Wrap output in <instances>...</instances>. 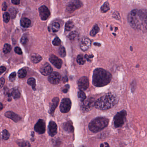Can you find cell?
Wrapping results in <instances>:
<instances>
[{
  "label": "cell",
  "instance_id": "37",
  "mask_svg": "<svg viewBox=\"0 0 147 147\" xmlns=\"http://www.w3.org/2000/svg\"><path fill=\"white\" fill-rule=\"evenodd\" d=\"M53 45L55 46H58L61 44V41L58 37H56L52 42Z\"/></svg>",
  "mask_w": 147,
  "mask_h": 147
},
{
  "label": "cell",
  "instance_id": "5",
  "mask_svg": "<svg viewBox=\"0 0 147 147\" xmlns=\"http://www.w3.org/2000/svg\"><path fill=\"white\" fill-rule=\"evenodd\" d=\"M127 116V112L122 110L118 112L113 118V123L114 127L117 128L121 127L125 122Z\"/></svg>",
  "mask_w": 147,
  "mask_h": 147
},
{
  "label": "cell",
  "instance_id": "31",
  "mask_svg": "<svg viewBox=\"0 0 147 147\" xmlns=\"http://www.w3.org/2000/svg\"><path fill=\"white\" fill-rule=\"evenodd\" d=\"M27 74V71L25 69H21L19 70L18 75L19 78H24L26 76Z\"/></svg>",
  "mask_w": 147,
  "mask_h": 147
},
{
  "label": "cell",
  "instance_id": "2",
  "mask_svg": "<svg viewBox=\"0 0 147 147\" xmlns=\"http://www.w3.org/2000/svg\"><path fill=\"white\" fill-rule=\"evenodd\" d=\"M112 78L111 74L102 68L94 69L92 76V83L98 87L105 86L110 83Z\"/></svg>",
  "mask_w": 147,
  "mask_h": 147
},
{
  "label": "cell",
  "instance_id": "44",
  "mask_svg": "<svg viewBox=\"0 0 147 147\" xmlns=\"http://www.w3.org/2000/svg\"><path fill=\"white\" fill-rule=\"evenodd\" d=\"M7 5L6 3L5 2H4L2 4V10L3 11H6L7 9Z\"/></svg>",
  "mask_w": 147,
  "mask_h": 147
},
{
  "label": "cell",
  "instance_id": "4",
  "mask_svg": "<svg viewBox=\"0 0 147 147\" xmlns=\"http://www.w3.org/2000/svg\"><path fill=\"white\" fill-rule=\"evenodd\" d=\"M109 120L105 117H98L93 119L88 125V128L92 132L96 133L105 128L108 125Z\"/></svg>",
  "mask_w": 147,
  "mask_h": 147
},
{
  "label": "cell",
  "instance_id": "23",
  "mask_svg": "<svg viewBox=\"0 0 147 147\" xmlns=\"http://www.w3.org/2000/svg\"><path fill=\"white\" fill-rule=\"evenodd\" d=\"M74 24L73 21H67L65 24V30L67 31H69L74 28Z\"/></svg>",
  "mask_w": 147,
  "mask_h": 147
},
{
  "label": "cell",
  "instance_id": "46",
  "mask_svg": "<svg viewBox=\"0 0 147 147\" xmlns=\"http://www.w3.org/2000/svg\"><path fill=\"white\" fill-rule=\"evenodd\" d=\"M0 81H1V88H2V87L3 86H4V84H5V79L3 78H1Z\"/></svg>",
  "mask_w": 147,
  "mask_h": 147
},
{
  "label": "cell",
  "instance_id": "39",
  "mask_svg": "<svg viewBox=\"0 0 147 147\" xmlns=\"http://www.w3.org/2000/svg\"><path fill=\"white\" fill-rule=\"evenodd\" d=\"M28 42V37L26 35H24L21 38L20 42L23 45H26Z\"/></svg>",
  "mask_w": 147,
  "mask_h": 147
},
{
  "label": "cell",
  "instance_id": "14",
  "mask_svg": "<svg viewBox=\"0 0 147 147\" xmlns=\"http://www.w3.org/2000/svg\"><path fill=\"white\" fill-rule=\"evenodd\" d=\"M50 62L57 69H61L62 65V61L55 55H51L49 57Z\"/></svg>",
  "mask_w": 147,
  "mask_h": 147
},
{
  "label": "cell",
  "instance_id": "22",
  "mask_svg": "<svg viewBox=\"0 0 147 147\" xmlns=\"http://www.w3.org/2000/svg\"><path fill=\"white\" fill-rule=\"evenodd\" d=\"M60 28V25L59 23L54 22L51 25V30L54 32H57L59 31Z\"/></svg>",
  "mask_w": 147,
  "mask_h": 147
},
{
  "label": "cell",
  "instance_id": "36",
  "mask_svg": "<svg viewBox=\"0 0 147 147\" xmlns=\"http://www.w3.org/2000/svg\"><path fill=\"white\" fill-rule=\"evenodd\" d=\"M18 144L20 147H30L31 146L29 142L23 141V142H18Z\"/></svg>",
  "mask_w": 147,
  "mask_h": 147
},
{
  "label": "cell",
  "instance_id": "32",
  "mask_svg": "<svg viewBox=\"0 0 147 147\" xmlns=\"http://www.w3.org/2000/svg\"><path fill=\"white\" fill-rule=\"evenodd\" d=\"M12 50L11 46L8 44H6L4 45L3 49V52L5 54H8L11 52Z\"/></svg>",
  "mask_w": 147,
  "mask_h": 147
},
{
  "label": "cell",
  "instance_id": "41",
  "mask_svg": "<svg viewBox=\"0 0 147 147\" xmlns=\"http://www.w3.org/2000/svg\"><path fill=\"white\" fill-rule=\"evenodd\" d=\"M69 85H66V86H64V87L62 89L63 92L64 93H66L68 91L69 89Z\"/></svg>",
  "mask_w": 147,
  "mask_h": 147
},
{
  "label": "cell",
  "instance_id": "40",
  "mask_svg": "<svg viewBox=\"0 0 147 147\" xmlns=\"http://www.w3.org/2000/svg\"><path fill=\"white\" fill-rule=\"evenodd\" d=\"M14 51L16 52L17 54L18 55H22L23 54L22 50L20 48L18 47H16L14 49Z\"/></svg>",
  "mask_w": 147,
  "mask_h": 147
},
{
  "label": "cell",
  "instance_id": "10",
  "mask_svg": "<svg viewBox=\"0 0 147 147\" xmlns=\"http://www.w3.org/2000/svg\"><path fill=\"white\" fill-rule=\"evenodd\" d=\"M34 129L36 132L39 134H42L45 131V123L44 120L40 119L34 126Z\"/></svg>",
  "mask_w": 147,
  "mask_h": 147
},
{
  "label": "cell",
  "instance_id": "34",
  "mask_svg": "<svg viewBox=\"0 0 147 147\" xmlns=\"http://www.w3.org/2000/svg\"><path fill=\"white\" fill-rule=\"evenodd\" d=\"M59 53L61 57H64L66 56V50L64 47H61L59 49Z\"/></svg>",
  "mask_w": 147,
  "mask_h": 147
},
{
  "label": "cell",
  "instance_id": "24",
  "mask_svg": "<svg viewBox=\"0 0 147 147\" xmlns=\"http://www.w3.org/2000/svg\"><path fill=\"white\" fill-rule=\"evenodd\" d=\"M27 84L31 86L33 90H36V80L33 78H30L27 80Z\"/></svg>",
  "mask_w": 147,
  "mask_h": 147
},
{
  "label": "cell",
  "instance_id": "47",
  "mask_svg": "<svg viewBox=\"0 0 147 147\" xmlns=\"http://www.w3.org/2000/svg\"><path fill=\"white\" fill-rule=\"evenodd\" d=\"M100 147H109V145L107 143L105 142L101 144L100 145Z\"/></svg>",
  "mask_w": 147,
  "mask_h": 147
},
{
  "label": "cell",
  "instance_id": "30",
  "mask_svg": "<svg viewBox=\"0 0 147 147\" xmlns=\"http://www.w3.org/2000/svg\"><path fill=\"white\" fill-rule=\"evenodd\" d=\"M85 58L83 57V55H80L77 56L76 61L80 65H83L86 63V60H85Z\"/></svg>",
  "mask_w": 147,
  "mask_h": 147
},
{
  "label": "cell",
  "instance_id": "38",
  "mask_svg": "<svg viewBox=\"0 0 147 147\" xmlns=\"http://www.w3.org/2000/svg\"><path fill=\"white\" fill-rule=\"evenodd\" d=\"M16 76H17V74L16 72H13L9 76V80L11 82L14 81L16 80Z\"/></svg>",
  "mask_w": 147,
  "mask_h": 147
},
{
  "label": "cell",
  "instance_id": "33",
  "mask_svg": "<svg viewBox=\"0 0 147 147\" xmlns=\"http://www.w3.org/2000/svg\"><path fill=\"white\" fill-rule=\"evenodd\" d=\"M2 137L4 140H6L8 139L10 137V134L8 131L6 129L3 130L2 132Z\"/></svg>",
  "mask_w": 147,
  "mask_h": 147
},
{
  "label": "cell",
  "instance_id": "19",
  "mask_svg": "<svg viewBox=\"0 0 147 147\" xmlns=\"http://www.w3.org/2000/svg\"><path fill=\"white\" fill-rule=\"evenodd\" d=\"M62 127L63 129L68 133H71L74 131V126H73V123L71 121H67L64 123L63 124Z\"/></svg>",
  "mask_w": 147,
  "mask_h": 147
},
{
  "label": "cell",
  "instance_id": "45",
  "mask_svg": "<svg viewBox=\"0 0 147 147\" xmlns=\"http://www.w3.org/2000/svg\"><path fill=\"white\" fill-rule=\"evenodd\" d=\"M0 70H1V74L2 73H4L6 70V68L4 66H1L0 68Z\"/></svg>",
  "mask_w": 147,
  "mask_h": 147
},
{
  "label": "cell",
  "instance_id": "12",
  "mask_svg": "<svg viewBox=\"0 0 147 147\" xmlns=\"http://www.w3.org/2000/svg\"><path fill=\"white\" fill-rule=\"evenodd\" d=\"M61 80V76L57 72H52L49 75L48 80L50 83L52 84H58Z\"/></svg>",
  "mask_w": 147,
  "mask_h": 147
},
{
  "label": "cell",
  "instance_id": "16",
  "mask_svg": "<svg viewBox=\"0 0 147 147\" xmlns=\"http://www.w3.org/2000/svg\"><path fill=\"white\" fill-rule=\"evenodd\" d=\"M91 40L88 38H83L80 44V47L83 51H87L91 46Z\"/></svg>",
  "mask_w": 147,
  "mask_h": 147
},
{
  "label": "cell",
  "instance_id": "51",
  "mask_svg": "<svg viewBox=\"0 0 147 147\" xmlns=\"http://www.w3.org/2000/svg\"><path fill=\"white\" fill-rule=\"evenodd\" d=\"M32 137H34V132H33V131H32Z\"/></svg>",
  "mask_w": 147,
  "mask_h": 147
},
{
  "label": "cell",
  "instance_id": "3",
  "mask_svg": "<svg viewBox=\"0 0 147 147\" xmlns=\"http://www.w3.org/2000/svg\"><path fill=\"white\" fill-rule=\"evenodd\" d=\"M118 100L117 96L111 93H108L98 99L95 101L94 106L99 110L105 111L115 106L117 104Z\"/></svg>",
  "mask_w": 147,
  "mask_h": 147
},
{
  "label": "cell",
  "instance_id": "26",
  "mask_svg": "<svg viewBox=\"0 0 147 147\" xmlns=\"http://www.w3.org/2000/svg\"><path fill=\"white\" fill-rule=\"evenodd\" d=\"M11 95L14 99L20 98V93L18 88H13L11 92Z\"/></svg>",
  "mask_w": 147,
  "mask_h": 147
},
{
  "label": "cell",
  "instance_id": "6",
  "mask_svg": "<svg viewBox=\"0 0 147 147\" xmlns=\"http://www.w3.org/2000/svg\"><path fill=\"white\" fill-rule=\"evenodd\" d=\"M95 101L94 99L92 97H89L83 101L81 106V110L83 112H87L92 110L94 106Z\"/></svg>",
  "mask_w": 147,
  "mask_h": 147
},
{
  "label": "cell",
  "instance_id": "49",
  "mask_svg": "<svg viewBox=\"0 0 147 147\" xmlns=\"http://www.w3.org/2000/svg\"><path fill=\"white\" fill-rule=\"evenodd\" d=\"M94 45H95V46H100V45H101L100 44L98 43H94Z\"/></svg>",
  "mask_w": 147,
  "mask_h": 147
},
{
  "label": "cell",
  "instance_id": "42",
  "mask_svg": "<svg viewBox=\"0 0 147 147\" xmlns=\"http://www.w3.org/2000/svg\"><path fill=\"white\" fill-rule=\"evenodd\" d=\"M94 56L92 55H85V58L88 61H91L90 59H91V58H92Z\"/></svg>",
  "mask_w": 147,
  "mask_h": 147
},
{
  "label": "cell",
  "instance_id": "15",
  "mask_svg": "<svg viewBox=\"0 0 147 147\" xmlns=\"http://www.w3.org/2000/svg\"><path fill=\"white\" fill-rule=\"evenodd\" d=\"M48 128V132L51 136L53 137L56 135L57 132V126L55 122L53 121H50L49 123Z\"/></svg>",
  "mask_w": 147,
  "mask_h": 147
},
{
  "label": "cell",
  "instance_id": "29",
  "mask_svg": "<svg viewBox=\"0 0 147 147\" xmlns=\"http://www.w3.org/2000/svg\"><path fill=\"white\" fill-rule=\"evenodd\" d=\"M79 36V33L77 32L73 31L70 32L68 38L71 40H74L76 39Z\"/></svg>",
  "mask_w": 147,
  "mask_h": 147
},
{
  "label": "cell",
  "instance_id": "13",
  "mask_svg": "<svg viewBox=\"0 0 147 147\" xmlns=\"http://www.w3.org/2000/svg\"><path fill=\"white\" fill-rule=\"evenodd\" d=\"M40 71L43 75L48 76L53 72V69L49 63H46L40 67Z\"/></svg>",
  "mask_w": 147,
  "mask_h": 147
},
{
  "label": "cell",
  "instance_id": "11",
  "mask_svg": "<svg viewBox=\"0 0 147 147\" xmlns=\"http://www.w3.org/2000/svg\"><path fill=\"white\" fill-rule=\"evenodd\" d=\"M39 16L41 20H46L50 15V12L48 7L45 6H42L39 8Z\"/></svg>",
  "mask_w": 147,
  "mask_h": 147
},
{
  "label": "cell",
  "instance_id": "18",
  "mask_svg": "<svg viewBox=\"0 0 147 147\" xmlns=\"http://www.w3.org/2000/svg\"><path fill=\"white\" fill-rule=\"evenodd\" d=\"M59 102V98L58 97H55L52 99V102L51 104L49 111L50 114H52L54 113L55 110L58 106Z\"/></svg>",
  "mask_w": 147,
  "mask_h": 147
},
{
  "label": "cell",
  "instance_id": "20",
  "mask_svg": "<svg viewBox=\"0 0 147 147\" xmlns=\"http://www.w3.org/2000/svg\"><path fill=\"white\" fill-rule=\"evenodd\" d=\"M31 22L29 19L26 18H23L20 21V24L21 26L24 28H28L31 25Z\"/></svg>",
  "mask_w": 147,
  "mask_h": 147
},
{
  "label": "cell",
  "instance_id": "9",
  "mask_svg": "<svg viewBox=\"0 0 147 147\" xmlns=\"http://www.w3.org/2000/svg\"><path fill=\"white\" fill-rule=\"evenodd\" d=\"M78 87L81 90H86L89 87V82L88 78L86 76H82L78 82Z\"/></svg>",
  "mask_w": 147,
  "mask_h": 147
},
{
  "label": "cell",
  "instance_id": "8",
  "mask_svg": "<svg viewBox=\"0 0 147 147\" xmlns=\"http://www.w3.org/2000/svg\"><path fill=\"white\" fill-rule=\"evenodd\" d=\"M71 100L68 98H64L62 100L60 105V111L63 113H67L70 111L71 107Z\"/></svg>",
  "mask_w": 147,
  "mask_h": 147
},
{
  "label": "cell",
  "instance_id": "21",
  "mask_svg": "<svg viewBox=\"0 0 147 147\" xmlns=\"http://www.w3.org/2000/svg\"><path fill=\"white\" fill-rule=\"evenodd\" d=\"M42 57L39 55L36 54H32L31 57L32 61L34 63H38L42 61Z\"/></svg>",
  "mask_w": 147,
  "mask_h": 147
},
{
  "label": "cell",
  "instance_id": "27",
  "mask_svg": "<svg viewBox=\"0 0 147 147\" xmlns=\"http://www.w3.org/2000/svg\"><path fill=\"white\" fill-rule=\"evenodd\" d=\"M99 28L98 25H95L93 27L92 30L91 31V32H90V35L92 36H94L99 32Z\"/></svg>",
  "mask_w": 147,
  "mask_h": 147
},
{
  "label": "cell",
  "instance_id": "50",
  "mask_svg": "<svg viewBox=\"0 0 147 147\" xmlns=\"http://www.w3.org/2000/svg\"><path fill=\"white\" fill-rule=\"evenodd\" d=\"M3 109V105H2V103L1 104V110H2Z\"/></svg>",
  "mask_w": 147,
  "mask_h": 147
},
{
  "label": "cell",
  "instance_id": "25",
  "mask_svg": "<svg viewBox=\"0 0 147 147\" xmlns=\"http://www.w3.org/2000/svg\"><path fill=\"white\" fill-rule=\"evenodd\" d=\"M109 10H110V5L108 2H105L100 8V11L103 13L107 12Z\"/></svg>",
  "mask_w": 147,
  "mask_h": 147
},
{
  "label": "cell",
  "instance_id": "7",
  "mask_svg": "<svg viewBox=\"0 0 147 147\" xmlns=\"http://www.w3.org/2000/svg\"><path fill=\"white\" fill-rule=\"evenodd\" d=\"M83 6L82 2L79 0H74L70 2L67 7V11L69 13L80 9Z\"/></svg>",
  "mask_w": 147,
  "mask_h": 147
},
{
  "label": "cell",
  "instance_id": "28",
  "mask_svg": "<svg viewBox=\"0 0 147 147\" xmlns=\"http://www.w3.org/2000/svg\"><path fill=\"white\" fill-rule=\"evenodd\" d=\"M78 98L82 102H83L86 98V94L83 92L82 90H80L78 93Z\"/></svg>",
  "mask_w": 147,
  "mask_h": 147
},
{
  "label": "cell",
  "instance_id": "17",
  "mask_svg": "<svg viewBox=\"0 0 147 147\" xmlns=\"http://www.w3.org/2000/svg\"><path fill=\"white\" fill-rule=\"evenodd\" d=\"M5 116L8 118L11 119L15 122H18L21 120V118L15 113L12 111H7L5 113Z\"/></svg>",
  "mask_w": 147,
  "mask_h": 147
},
{
  "label": "cell",
  "instance_id": "43",
  "mask_svg": "<svg viewBox=\"0 0 147 147\" xmlns=\"http://www.w3.org/2000/svg\"><path fill=\"white\" fill-rule=\"evenodd\" d=\"M12 3L14 5H19L20 3V0H12Z\"/></svg>",
  "mask_w": 147,
  "mask_h": 147
},
{
  "label": "cell",
  "instance_id": "48",
  "mask_svg": "<svg viewBox=\"0 0 147 147\" xmlns=\"http://www.w3.org/2000/svg\"><path fill=\"white\" fill-rule=\"evenodd\" d=\"M68 80L67 77V76H65L63 78V81L64 82H67Z\"/></svg>",
  "mask_w": 147,
  "mask_h": 147
},
{
  "label": "cell",
  "instance_id": "35",
  "mask_svg": "<svg viewBox=\"0 0 147 147\" xmlns=\"http://www.w3.org/2000/svg\"><path fill=\"white\" fill-rule=\"evenodd\" d=\"M3 20H4V22H5V23H8V22H9V21H10L11 17H10V14H9L8 13H5L3 14Z\"/></svg>",
  "mask_w": 147,
  "mask_h": 147
},
{
  "label": "cell",
  "instance_id": "1",
  "mask_svg": "<svg viewBox=\"0 0 147 147\" xmlns=\"http://www.w3.org/2000/svg\"><path fill=\"white\" fill-rule=\"evenodd\" d=\"M128 21L132 28L147 31V10H132L128 15Z\"/></svg>",
  "mask_w": 147,
  "mask_h": 147
}]
</instances>
